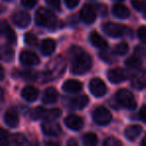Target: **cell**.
<instances>
[{
    "label": "cell",
    "mask_w": 146,
    "mask_h": 146,
    "mask_svg": "<svg viewBox=\"0 0 146 146\" xmlns=\"http://www.w3.org/2000/svg\"><path fill=\"white\" fill-rule=\"evenodd\" d=\"M21 76L25 79H34L36 78V72H33V71H24V72H21Z\"/></svg>",
    "instance_id": "35"
},
{
    "label": "cell",
    "mask_w": 146,
    "mask_h": 146,
    "mask_svg": "<svg viewBox=\"0 0 146 146\" xmlns=\"http://www.w3.org/2000/svg\"><path fill=\"white\" fill-rule=\"evenodd\" d=\"M3 78H4V69L0 65V80H2Z\"/></svg>",
    "instance_id": "40"
},
{
    "label": "cell",
    "mask_w": 146,
    "mask_h": 146,
    "mask_svg": "<svg viewBox=\"0 0 146 146\" xmlns=\"http://www.w3.org/2000/svg\"><path fill=\"white\" fill-rule=\"evenodd\" d=\"M20 62L26 66H32L36 65L40 62V59L34 52L29 50H24L20 53Z\"/></svg>",
    "instance_id": "11"
},
{
    "label": "cell",
    "mask_w": 146,
    "mask_h": 146,
    "mask_svg": "<svg viewBox=\"0 0 146 146\" xmlns=\"http://www.w3.org/2000/svg\"><path fill=\"white\" fill-rule=\"evenodd\" d=\"M65 124L70 129L78 131V130L82 129V127L84 125V122L83 119L80 116L76 115V114H70V115H68L65 118Z\"/></svg>",
    "instance_id": "12"
},
{
    "label": "cell",
    "mask_w": 146,
    "mask_h": 146,
    "mask_svg": "<svg viewBox=\"0 0 146 146\" xmlns=\"http://www.w3.org/2000/svg\"><path fill=\"white\" fill-rule=\"evenodd\" d=\"M36 1L37 0H21V3L23 6L27 7V8H32L36 4Z\"/></svg>",
    "instance_id": "37"
},
{
    "label": "cell",
    "mask_w": 146,
    "mask_h": 146,
    "mask_svg": "<svg viewBox=\"0 0 146 146\" xmlns=\"http://www.w3.org/2000/svg\"><path fill=\"white\" fill-rule=\"evenodd\" d=\"M55 47H56V43H55V41L53 39H44L42 41V44H41V52L45 56H49V55H51L54 52Z\"/></svg>",
    "instance_id": "19"
},
{
    "label": "cell",
    "mask_w": 146,
    "mask_h": 146,
    "mask_svg": "<svg viewBox=\"0 0 146 146\" xmlns=\"http://www.w3.org/2000/svg\"><path fill=\"white\" fill-rule=\"evenodd\" d=\"M68 145H71V144H73V145H77V142L75 141V140H73V139H71V140H69L68 141Z\"/></svg>",
    "instance_id": "41"
},
{
    "label": "cell",
    "mask_w": 146,
    "mask_h": 146,
    "mask_svg": "<svg viewBox=\"0 0 146 146\" xmlns=\"http://www.w3.org/2000/svg\"><path fill=\"white\" fill-rule=\"evenodd\" d=\"M138 37H139L142 42H145L146 41V27L145 26H141L138 29Z\"/></svg>",
    "instance_id": "36"
},
{
    "label": "cell",
    "mask_w": 146,
    "mask_h": 146,
    "mask_svg": "<svg viewBox=\"0 0 146 146\" xmlns=\"http://www.w3.org/2000/svg\"><path fill=\"white\" fill-rule=\"evenodd\" d=\"M112 11H113V14L118 18L125 19L130 15V10L128 9V7L124 4H121V3H116L113 6Z\"/></svg>",
    "instance_id": "20"
},
{
    "label": "cell",
    "mask_w": 146,
    "mask_h": 146,
    "mask_svg": "<svg viewBox=\"0 0 146 146\" xmlns=\"http://www.w3.org/2000/svg\"><path fill=\"white\" fill-rule=\"evenodd\" d=\"M112 119V115L109 112V110L106 109L103 106L97 107L93 111V120L98 125H107L110 123Z\"/></svg>",
    "instance_id": "6"
},
{
    "label": "cell",
    "mask_w": 146,
    "mask_h": 146,
    "mask_svg": "<svg viewBox=\"0 0 146 146\" xmlns=\"http://www.w3.org/2000/svg\"><path fill=\"white\" fill-rule=\"evenodd\" d=\"M7 137H8V133L5 129L0 127V144H5L7 143Z\"/></svg>",
    "instance_id": "33"
},
{
    "label": "cell",
    "mask_w": 146,
    "mask_h": 146,
    "mask_svg": "<svg viewBox=\"0 0 146 146\" xmlns=\"http://www.w3.org/2000/svg\"><path fill=\"white\" fill-rule=\"evenodd\" d=\"M42 130L46 135L57 136L61 133V127L57 122L53 121V119H47L42 124Z\"/></svg>",
    "instance_id": "8"
},
{
    "label": "cell",
    "mask_w": 146,
    "mask_h": 146,
    "mask_svg": "<svg viewBox=\"0 0 146 146\" xmlns=\"http://www.w3.org/2000/svg\"><path fill=\"white\" fill-rule=\"evenodd\" d=\"M122 144V142L120 140H118L117 138L114 137H109L104 141V145L105 146H120Z\"/></svg>",
    "instance_id": "30"
},
{
    "label": "cell",
    "mask_w": 146,
    "mask_h": 146,
    "mask_svg": "<svg viewBox=\"0 0 146 146\" xmlns=\"http://www.w3.org/2000/svg\"><path fill=\"white\" fill-rule=\"evenodd\" d=\"M80 18L85 23H92L96 19V11L90 4H85L80 11Z\"/></svg>",
    "instance_id": "10"
},
{
    "label": "cell",
    "mask_w": 146,
    "mask_h": 146,
    "mask_svg": "<svg viewBox=\"0 0 146 146\" xmlns=\"http://www.w3.org/2000/svg\"><path fill=\"white\" fill-rule=\"evenodd\" d=\"M132 6L138 11H143L144 3L141 0H132Z\"/></svg>",
    "instance_id": "32"
},
{
    "label": "cell",
    "mask_w": 146,
    "mask_h": 146,
    "mask_svg": "<svg viewBox=\"0 0 146 146\" xmlns=\"http://www.w3.org/2000/svg\"><path fill=\"white\" fill-rule=\"evenodd\" d=\"M13 141H14L15 144H18V145H22V144L27 143L26 137L23 134H14L13 135Z\"/></svg>",
    "instance_id": "31"
},
{
    "label": "cell",
    "mask_w": 146,
    "mask_h": 146,
    "mask_svg": "<svg viewBox=\"0 0 146 146\" xmlns=\"http://www.w3.org/2000/svg\"><path fill=\"white\" fill-rule=\"evenodd\" d=\"M132 85H133L135 88L141 89V88L144 86V77H143V75L141 76V78H140L139 75L134 76L133 79H132Z\"/></svg>",
    "instance_id": "29"
},
{
    "label": "cell",
    "mask_w": 146,
    "mask_h": 146,
    "mask_svg": "<svg viewBox=\"0 0 146 146\" xmlns=\"http://www.w3.org/2000/svg\"><path fill=\"white\" fill-rule=\"evenodd\" d=\"M12 20L15 25L20 28H24L30 23V15L25 11H18L13 14Z\"/></svg>",
    "instance_id": "14"
},
{
    "label": "cell",
    "mask_w": 146,
    "mask_h": 146,
    "mask_svg": "<svg viewBox=\"0 0 146 146\" xmlns=\"http://www.w3.org/2000/svg\"><path fill=\"white\" fill-rule=\"evenodd\" d=\"M89 88L92 94L96 97H101L107 91V87H106L105 83L99 78H93L89 83Z\"/></svg>",
    "instance_id": "7"
},
{
    "label": "cell",
    "mask_w": 146,
    "mask_h": 146,
    "mask_svg": "<svg viewBox=\"0 0 146 146\" xmlns=\"http://www.w3.org/2000/svg\"><path fill=\"white\" fill-rule=\"evenodd\" d=\"M90 41L91 43L94 45L95 47H98V48H105L107 47V41L97 32H92L90 34Z\"/></svg>",
    "instance_id": "23"
},
{
    "label": "cell",
    "mask_w": 146,
    "mask_h": 146,
    "mask_svg": "<svg viewBox=\"0 0 146 146\" xmlns=\"http://www.w3.org/2000/svg\"><path fill=\"white\" fill-rule=\"evenodd\" d=\"M107 77L112 83H120L127 79V73L122 68H113L108 71Z\"/></svg>",
    "instance_id": "9"
},
{
    "label": "cell",
    "mask_w": 146,
    "mask_h": 146,
    "mask_svg": "<svg viewBox=\"0 0 146 146\" xmlns=\"http://www.w3.org/2000/svg\"><path fill=\"white\" fill-rule=\"evenodd\" d=\"M116 1H122V0H116Z\"/></svg>",
    "instance_id": "43"
},
{
    "label": "cell",
    "mask_w": 146,
    "mask_h": 146,
    "mask_svg": "<svg viewBox=\"0 0 146 146\" xmlns=\"http://www.w3.org/2000/svg\"><path fill=\"white\" fill-rule=\"evenodd\" d=\"M5 1H11V0H5Z\"/></svg>",
    "instance_id": "44"
},
{
    "label": "cell",
    "mask_w": 146,
    "mask_h": 146,
    "mask_svg": "<svg viewBox=\"0 0 146 146\" xmlns=\"http://www.w3.org/2000/svg\"><path fill=\"white\" fill-rule=\"evenodd\" d=\"M89 102V99L86 95L77 96L75 98H72L70 101V106L74 109H82L84 108Z\"/></svg>",
    "instance_id": "22"
},
{
    "label": "cell",
    "mask_w": 146,
    "mask_h": 146,
    "mask_svg": "<svg viewBox=\"0 0 146 146\" xmlns=\"http://www.w3.org/2000/svg\"><path fill=\"white\" fill-rule=\"evenodd\" d=\"M142 132V127L137 124H134V125H130L126 128L125 130V136L127 139L129 140H135L138 136L141 134Z\"/></svg>",
    "instance_id": "21"
},
{
    "label": "cell",
    "mask_w": 146,
    "mask_h": 146,
    "mask_svg": "<svg viewBox=\"0 0 146 146\" xmlns=\"http://www.w3.org/2000/svg\"><path fill=\"white\" fill-rule=\"evenodd\" d=\"M62 89L69 93H76L82 89V83L75 79H68L63 83Z\"/></svg>",
    "instance_id": "16"
},
{
    "label": "cell",
    "mask_w": 146,
    "mask_h": 146,
    "mask_svg": "<svg viewBox=\"0 0 146 146\" xmlns=\"http://www.w3.org/2000/svg\"><path fill=\"white\" fill-rule=\"evenodd\" d=\"M129 50V46L126 42H120L114 48V53L117 55H124L128 52Z\"/></svg>",
    "instance_id": "27"
},
{
    "label": "cell",
    "mask_w": 146,
    "mask_h": 146,
    "mask_svg": "<svg viewBox=\"0 0 146 146\" xmlns=\"http://www.w3.org/2000/svg\"><path fill=\"white\" fill-rule=\"evenodd\" d=\"M0 32L4 34L6 39L11 43H15L16 41V34L14 30L8 25V23L4 20H0Z\"/></svg>",
    "instance_id": "15"
},
{
    "label": "cell",
    "mask_w": 146,
    "mask_h": 146,
    "mask_svg": "<svg viewBox=\"0 0 146 146\" xmlns=\"http://www.w3.org/2000/svg\"><path fill=\"white\" fill-rule=\"evenodd\" d=\"M57 99H58V92H57V90L54 87L47 88L44 91V93H43L42 100L44 103L46 104L54 103V102L57 101Z\"/></svg>",
    "instance_id": "18"
},
{
    "label": "cell",
    "mask_w": 146,
    "mask_h": 146,
    "mask_svg": "<svg viewBox=\"0 0 146 146\" xmlns=\"http://www.w3.org/2000/svg\"><path fill=\"white\" fill-rule=\"evenodd\" d=\"M65 4L68 8H74L78 5L79 3V0H64Z\"/></svg>",
    "instance_id": "38"
},
{
    "label": "cell",
    "mask_w": 146,
    "mask_h": 146,
    "mask_svg": "<svg viewBox=\"0 0 146 146\" xmlns=\"http://www.w3.org/2000/svg\"><path fill=\"white\" fill-rule=\"evenodd\" d=\"M35 21L38 25L43 27H52L56 26L57 24V17L51 10L47 8H39L36 12Z\"/></svg>",
    "instance_id": "2"
},
{
    "label": "cell",
    "mask_w": 146,
    "mask_h": 146,
    "mask_svg": "<svg viewBox=\"0 0 146 146\" xmlns=\"http://www.w3.org/2000/svg\"><path fill=\"white\" fill-rule=\"evenodd\" d=\"M39 95V91L34 86H26L22 90V97L29 102L35 101Z\"/></svg>",
    "instance_id": "17"
},
{
    "label": "cell",
    "mask_w": 146,
    "mask_h": 146,
    "mask_svg": "<svg viewBox=\"0 0 146 146\" xmlns=\"http://www.w3.org/2000/svg\"><path fill=\"white\" fill-rule=\"evenodd\" d=\"M4 121L9 127L15 128L18 126L19 115H18V112H17L16 108L11 107L7 110L6 113H5V115H4Z\"/></svg>",
    "instance_id": "13"
},
{
    "label": "cell",
    "mask_w": 146,
    "mask_h": 146,
    "mask_svg": "<svg viewBox=\"0 0 146 146\" xmlns=\"http://www.w3.org/2000/svg\"><path fill=\"white\" fill-rule=\"evenodd\" d=\"M30 115L33 119H55V118H58L61 115V110L60 109H50L47 110L45 108L38 106V107H35L31 110Z\"/></svg>",
    "instance_id": "3"
},
{
    "label": "cell",
    "mask_w": 146,
    "mask_h": 146,
    "mask_svg": "<svg viewBox=\"0 0 146 146\" xmlns=\"http://www.w3.org/2000/svg\"><path fill=\"white\" fill-rule=\"evenodd\" d=\"M145 105H143L141 107V109H140V113H139V115H140V118H141V120H143V121H145L146 120V117H145Z\"/></svg>",
    "instance_id": "39"
},
{
    "label": "cell",
    "mask_w": 146,
    "mask_h": 146,
    "mask_svg": "<svg viewBox=\"0 0 146 146\" xmlns=\"http://www.w3.org/2000/svg\"><path fill=\"white\" fill-rule=\"evenodd\" d=\"M125 64L130 68L138 69L142 66V60L139 56H132L126 60Z\"/></svg>",
    "instance_id": "25"
},
{
    "label": "cell",
    "mask_w": 146,
    "mask_h": 146,
    "mask_svg": "<svg viewBox=\"0 0 146 146\" xmlns=\"http://www.w3.org/2000/svg\"><path fill=\"white\" fill-rule=\"evenodd\" d=\"M24 40H25V42L28 45H30V46H36V45L38 44V38H37V36L31 32H28L25 34Z\"/></svg>",
    "instance_id": "28"
},
{
    "label": "cell",
    "mask_w": 146,
    "mask_h": 146,
    "mask_svg": "<svg viewBox=\"0 0 146 146\" xmlns=\"http://www.w3.org/2000/svg\"><path fill=\"white\" fill-rule=\"evenodd\" d=\"M14 50L11 47L4 46L0 48V60L5 61V62H10L14 58Z\"/></svg>",
    "instance_id": "24"
},
{
    "label": "cell",
    "mask_w": 146,
    "mask_h": 146,
    "mask_svg": "<svg viewBox=\"0 0 146 146\" xmlns=\"http://www.w3.org/2000/svg\"><path fill=\"white\" fill-rule=\"evenodd\" d=\"M92 66V58L88 53L84 52L81 49L75 51V54L73 57L71 71L74 74L81 75L87 72Z\"/></svg>",
    "instance_id": "1"
},
{
    "label": "cell",
    "mask_w": 146,
    "mask_h": 146,
    "mask_svg": "<svg viewBox=\"0 0 146 146\" xmlns=\"http://www.w3.org/2000/svg\"><path fill=\"white\" fill-rule=\"evenodd\" d=\"M2 98H3V90L0 88V102L2 101Z\"/></svg>",
    "instance_id": "42"
},
{
    "label": "cell",
    "mask_w": 146,
    "mask_h": 146,
    "mask_svg": "<svg viewBox=\"0 0 146 146\" xmlns=\"http://www.w3.org/2000/svg\"><path fill=\"white\" fill-rule=\"evenodd\" d=\"M97 136H96L95 133H92V132H89V133H86L85 135L83 136V142L85 145H95L97 143Z\"/></svg>",
    "instance_id": "26"
},
{
    "label": "cell",
    "mask_w": 146,
    "mask_h": 146,
    "mask_svg": "<svg viewBox=\"0 0 146 146\" xmlns=\"http://www.w3.org/2000/svg\"><path fill=\"white\" fill-rule=\"evenodd\" d=\"M103 31L107 35L114 38H118L121 37L125 34L126 32V27L125 25L119 24V23H114V22H106L102 26Z\"/></svg>",
    "instance_id": "5"
},
{
    "label": "cell",
    "mask_w": 146,
    "mask_h": 146,
    "mask_svg": "<svg viewBox=\"0 0 146 146\" xmlns=\"http://www.w3.org/2000/svg\"><path fill=\"white\" fill-rule=\"evenodd\" d=\"M47 4L50 7H52L53 9H60L61 4H60V0H46Z\"/></svg>",
    "instance_id": "34"
},
{
    "label": "cell",
    "mask_w": 146,
    "mask_h": 146,
    "mask_svg": "<svg viewBox=\"0 0 146 146\" xmlns=\"http://www.w3.org/2000/svg\"><path fill=\"white\" fill-rule=\"evenodd\" d=\"M116 99L122 106H124L127 109H134L137 105L133 93L127 89L118 90V92L116 93Z\"/></svg>",
    "instance_id": "4"
}]
</instances>
